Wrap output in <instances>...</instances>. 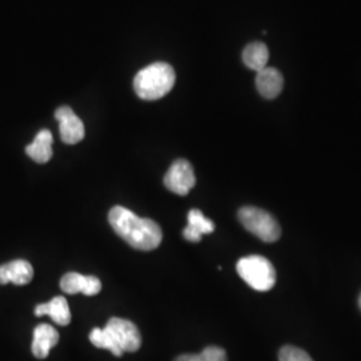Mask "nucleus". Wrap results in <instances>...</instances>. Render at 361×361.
<instances>
[{"label": "nucleus", "mask_w": 361, "mask_h": 361, "mask_svg": "<svg viewBox=\"0 0 361 361\" xmlns=\"http://www.w3.org/2000/svg\"><path fill=\"white\" fill-rule=\"evenodd\" d=\"M109 222L114 232L134 249L149 252L162 243V231L155 221L138 217L126 207H113L109 213Z\"/></svg>", "instance_id": "f257e3e1"}, {"label": "nucleus", "mask_w": 361, "mask_h": 361, "mask_svg": "<svg viewBox=\"0 0 361 361\" xmlns=\"http://www.w3.org/2000/svg\"><path fill=\"white\" fill-rule=\"evenodd\" d=\"M359 307H360V310H361V293H360V297H359Z\"/></svg>", "instance_id": "a211bd4d"}, {"label": "nucleus", "mask_w": 361, "mask_h": 361, "mask_svg": "<svg viewBox=\"0 0 361 361\" xmlns=\"http://www.w3.org/2000/svg\"><path fill=\"white\" fill-rule=\"evenodd\" d=\"M32 265L26 259H15L0 265V284L26 285L32 280Z\"/></svg>", "instance_id": "9d476101"}, {"label": "nucleus", "mask_w": 361, "mask_h": 361, "mask_svg": "<svg viewBox=\"0 0 361 361\" xmlns=\"http://www.w3.org/2000/svg\"><path fill=\"white\" fill-rule=\"evenodd\" d=\"M238 219L247 232L264 243H274L281 235V228L271 213L256 207H244L238 212Z\"/></svg>", "instance_id": "39448f33"}, {"label": "nucleus", "mask_w": 361, "mask_h": 361, "mask_svg": "<svg viewBox=\"0 0 361 361\" xmlns=\"http://www.w3.org/2000/svg\"><path fill=\"white\" fill-rule=\"evenodd\" d=\"M89 338L97 348L107 349L116 356H122L123 352H135L142 344L137 325L119 317L110 319L104 329L94 328Z\"/></svg>", "instance_id": "f03ea898"}, {"label": "nucleus", "mask_w": 361, "mask_h": 361, "mask_svg": "<svg viewBox=\"0 0 361 361\" xmlns=\"http://www.w3.org/2000/svg\"><path fill=\"white\" fill-rule=\"evenodd\" d=\"M164 185L171 193L186 195L195 185L192 164L186 159L174 161L164 177Z\"/></svg>", "instance_id": "423d86ee"}, {"label": "nucleus", "mask_w": 361, "mask_h": 361, "mask_svg": "<svg viewBox=\"0 0 361 361\" xmlns=\"http://www.w3.org/2000/svg\"><path fill=\"white\" fill-rule=\"evenodd\" d=\"M174 83V68L165 62H155L138 71L134 78L133 86L141 99L157 101L169 94Z\"/></svg>", "instance_id": "7ed1b4c3"}, {"label": "nucleus", "mask_w": 361, "mask_h": 361, "mask_svg": "<svg viewBox=\"0 0 361 361\" xmlns=\"http://www.w3.org/2000/svg\"><path fill=\"white\" fill-rule=\"evenodd\" d=\"M228 356L225 349L219 347H207L198 355H180L174 361H226Z\"/></svg>", "instance_id": "dca6fc26"}, {"label": "nucleus", "mask_w": 361, "mask_h": 361, "mask_svg": "<svg viewBox=\"0 0 361 361\" xmlns=\"http://www.w3.org/2000/svg\"><path fill=\"white\" fill-rule=\"evenodd\" d=\"M214 232V224L212 219H207L204 213L198 209H192L188 214V226L183 229L182 235L186 241L200 243L204 234Z\"/></svg>", "instance_id": "f8f14e48"}, {"label": "nucleus", "mask_w": 361, "mask_h": 361, "mask_svg": "<svg viewBox=\"0 0 361 361\" xmlns=\"http://www.w3.org/2000/svg\"><path fill=\"white\" fill-rule=\"evenodd\" d=\"M59 341V334L56 329L49 324H40L34 329V340H32V353L37 359H46Z\"/></svg>", "instance_id": "9b49d317"}, {"label": "nucleus", "mask_w": 361, "mask_h": 361, "mask_svg": "<svg viewBox=\"0 0 361 361\" xmlns=\"http://www.w3.org/2000/svg\"><path fill=\"white\" fill-rule=\"evenodd\" d=\"M61 288L68 295L83 293L86 296H95L101 292L102 283L95 276H83L77 271H70L62 277Z\"/></svg>", "instance_id": "6e6552de"}, {"label": "nucleus", "mask_w": 361, "mask_h": 361, "mask_svg": "<svg viewBox=\"0 0 361 361\" xmlns=\"http://www.w3.org/2000/svg\"><path fill=\"white\" fill-rule=\"evenodd\" d=\"M279 360L280 361H313L310 355L302 350V349L292 347V345H285L280 349L279 353Z\"/></svg>", "instance_id": "f3484780"}, {"label": "nucleus", "mask_w": 361, "mask_h": 361, "mask_svg": "<svg viewBox=\"0 0 361 361\" xmlns=\"http://www.w3.org/2000/svg\"><path fill=\"white\" fill-rule=\"evenodd\" d=\"M52 141L50 130H40L32 143L27 146V155L38 164L49 162L52 158Z\"/></svg>", "instance_id": "4468645a"}, {"label": "nucleus", "mask_w": 361, "mask_h": 361, "mask_svg": "<svg viewBox=\"0 0 361 361\" xmlns=\"http://www.w3.org/2000/svg\"><path fill=\"white\" fill-rule=\"evenodd\" d=\"M55 118L59 122V133L63 142L75 145L85 138V125L71 107L62 106L56 109Z\"/></svg>", "instance_id": "0eeeda50"}, {"label": "nucleus", "mask_w": 361, "mask_h": 361, "mask_svg": "<svg viewBox=\"0 0 361 361\" xmlns=\"http://www.w3.org/2000/svg\"><path fill=\"white\" fill-rule=\"evenodd\" d=\"M237 273L257 292H268L276 284V271L271 261L262 256L241 258L237 262Z\"/></svg>", "instance_id": "20e7f679"}, {"label": "nucleus", "mask_w": 361, "mask_h": 361, "mask_svg": "<svg viewBox=\"0 0 361 361\" xmlns=\"http://www.w3.org/2000/svg\"><path fill=\"white\" fill-rule=\"evenodd\" d=\"M243 61L244 65L253 70V71H261L267 67L269 61V51L268 47L262 42H253L249 43L243 51Z\"/></svg>", "instance_id": "2eb2a0df"}, {"label": "nucleus", "mask_w": 361, "mask_h": 361, "mask_svg": "<svg viewBox=\"0 0 361 361\" xmlns=\"http://www.w3.org/2000/svg\"><path fill=\"white\" fill-rule=\"evenodd\" d=\"M256 87L265 99H274L284 89L283 74L274 67H265L257 73Z\"/></svg>", "instance_id": "1a4fd4ad"}, {"label": "nucleus", "mask_w": 361, "mask_h": 361, "mask_svg": "<svg viewBox=\"0 0 361 361\" xmlns=\"http://www.w3.org/2000/svg\"><path fill=\"white\" fill-rule=\"evenodd\" d=\"M35 316H49L58 325H67L71 322V312L65 297H54L51 301L39 304L35 308Z\"/></svg>", "instance_id": "ddd939ff"}]
</instances>
